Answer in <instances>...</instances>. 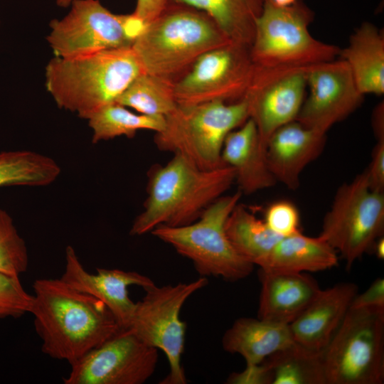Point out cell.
Returning a JSON list of instances; mask_svg holds the SVG:
<instances>
[{
    "instance_id": "38",
    "label": "cell",
    "mask_w": 384,
    "mask_h": 384,
    "mask_svg": "<svg viewBox=\"0 0 384 384\" xmlns=\"http://www.w3.org/2000/svg\"><path fill=\"white\" fill-rule=\"evenodd\" d=\"M278 6H288L294 4L297 0H271Z\"/></svg>"
},
{
    "instance_id": "13",
    "label": "cell",
    "mask_w": 384,
    "mask_h": 384,
    "mask_svg": "<svg viewBox=\"0 0 384 384\" xmlns=\"http://www.w3.org/2000/svg\"><path fill=\"white\" fill-rule=\"evenodd\" d=\"M157 349L129 328L86 353L71 366L65 384H142L154 373Z\"/></svg>"
},
{
    "instance_id": "6",
    "label": "cell",
    "mask_w": 384,
    "mask_h": 384,
    "mask_svg": "<svg viewBox=\"0 0 384 384\" xmlns=\"http://www.w3.org/2000/svg\"><path fill=\"white\" fill-rule=\"evenodd\" d=\"M242 195L240 191L223 195L193 223L179 227L160 225L150 233L189 259L201 277L230 282L245 279L254 265L236 251L225 231L226 220Z\"/></svg>"
},
{
    "instance_id": "33",
    "label": "cell",
    "mask_w": 384,
    "mask_h": 384,
    "mask_svg": "<svg viewBox=\"0 0 384 384\" xmlns=\"http://www.w3.org/2000/svg\"><path fill=\"white\" fill-rule=\"evenodd\" d=\"M366 172L370 188L384 193V137L377 139Z\"/></svg>"
},
{
    "instance_id": "3",
    "label": "cell",
    "mask_w": 384,
    "mask_h": 384,
    "mask_svg": "<svg viewBox=\"0 0 384 384\" xmlns=\"http://www.w3.org/2000/svg\"><path fill=\"white\" fill-rule=\"evenodd\" d=\"M142 72L132 47L73 58L55 56L46 66V87L60 108L87 119L115 102Z\"/></svg>"
},
{
    "instance_id": "1",
    "label": "cell",
    "mask_w": 384,
    "mask_h": 384,
    "mask_svg": "<svg viewBox=\"0 0 384 384\" xmlns=\"http://www.w3.org/2000/svg\"><path fill=\"white\" fill-rule=\"evenodd\" d=\"M30 313L41 339L42 351L70 365L122 328L99 299L61 278L37 279Z\"/></svg>"
},
{
    "instance_id": "20",
    "label": "cell",
    "mask_w": 384,
    "mask_h": 384,
    "mask_svg": "<svg viewBox=\"0 0 384 384\" xmlns=\"http://www.w3.org/2000/svg\"><path fill=\"white\" fill-rule=\"evenodd\" d=\"M222 161L235 171V182L242 194L250 195L274 186L265 149L254 122L248 119L228 134L222 149Z\"/></svg>"
},
{
    "instance_id": "18",
    "label": "cell",
    "mask_w": 384,
    "mask_h": 384,
    "mask_svg": "<svg viewBox=\"0 0 384 384\" xmlns=\"http://www.w3.org/2000/svg\"><path fill=\"white\" fill-rule=\"evenodd\" d=\"M358 294V287L341 282L321 290L309 306L289 325L294 342L323 351L329 344Z\"/></svg>"
},
{
    "instance_id": "9",
    "label": "cell",
    "mask_w": 384,
    "mask_h": 384,
    "mask_svg": "<svg viewBox=\"0 0 384 384\" xmlns=\"http://www.w3.org/2000/svg\"><path fill=\"white\" fill-rule=\"evenodd\" d=\"M384 230V193L372 190L366 171L341 185L324 215L319 236L350 268L372 251Z\"/></svg>"
},
{
    "instance_id": "14",
    "label": "cell",
    "mask_w": 384,
    "mask_h": 384,
    "mask_svg": "<svg viewBox=\"0 0 384 384\" xmlns=\"http://www.w3.org/2000/svg\"><path fill=\"white\" fill-rule=\"evenodd\" d=\"M308 67L255 65L242 99L265 149L277 129L297 119L304 100Z\"/></svg>"
},
{
    "instance_id": "2",
    "label": "cell",
    "mask_w": 384,
    "mask_h": 384,
    "mask_svg": "<svg viewBox=\"0 0 384 384\" xmlns=\"http://www.w3.org/2000/svg\"><path fill=\"white\" fill-rule=\"evenodd\" d=\"M235 182V171L223 165L198 168L180 154L148 172L147 197L135 218L130 235H142L160 225L179 227L193 223Z\"/></svg>"
},
{
    "instance_id": "10",
    "label": "cell",
    "mask_w": 384,
    "mask_h": 384,
    "mask_svg": "<svg viewBox=\"0 0 384 384\" xmlns=\"http://www.w3.org/2000/svg\"><path fill=\"white\" fill-rule=\"evenodd\" d=\"M50 23L47 41L55 56L73 58L132 47L146 25L132 13L117 14L99 0H77Z\"/></svg>"
},
{
    "instance_id": "22",
    "label": "cell",
    "mask_w": 384,
    "mask_h": 384,
    "mask_svg": "<svg viewBox=\"0 0 384 384\" xmlns=\"http://www.w3.org/2000/svg\"><path fill=\"white\" fill-rule=\"evenodd\" d=\"M338 55L348 65L363 95L384 93V37L375 26L363 23Z\"/></svg>"
},
{
    "instance_id": "4",
    "label": "cell",
    "mask_w": 384,
    "mask_h": 384,
    "mask_svg": "<svg viewBox=\"0 0 384 384\" xmlns=\"http://www.w3.org/2000/svg\"><path fill=\"white\" fill-rule=\"evenodd\" d=\"M230 42L205 12L169 1L132 48L144 73L176 82L201 55Z\"/></svg>"
},
{
    "instance_id": "39",
    "label": "cell",
    "mask_w": 384,
    "mask_h": 384,
    "mask_svg": "<svg viewBox=\"0 0 384 384\" xmlns=\"http://www.w3.org/2000/svg\"><path fill=\"white\" fill-rule=\"evenodd\" d=\"M77 0H55L56 4L61 8H69Z\"/></svg>"
},
{
    "instance_id": "16",
    "label": "cell",
    "mask_w": 384,
    "mask_h": 384,
    "mask_svg": "<svg viewBox=\"0 0 384 384\" xmlns=\"http://www.w3.org/2000/svg\"><path fill=\"white\" fill-rule=\"evenodd\" d=\"M60 278L75 289L103 302L122 329L129 327L136 307L128 287L136 285L146 289L155 284L149 277L137 272L97 268L95 274H91L70 245L65 249V270Z\"/></svg>"
},
{
    "instance_id": "35",
    "label": "cell",
    "mask_w": 384,
    "mask_h": 384,
    "mask_svg": "<svg viewBox=\"0 0 384 384\" xmlns=\"http://www.w3.org/2000/svg\"><path fill=\"white\" fill-rule=\"evenodd\" d=\"M350 308H384V279H375L365 292L357 294Z\"/></svg>"
},
{
    "instance_id": "25",
    "label": "cell",
    "mask_w": 384,
    "mask_h": 384,
    "mask_svg": "<svg viewBox=\"0 0 384 384\" xmlns=\"http://www.w3.org/2000/svg\"><path fill=\"white\" fill-rule=\"evenodd\" d=\"M227 235L236 251L260 267L282 238L244 206H235L225 223Z\"/></svg>"
},
{
    "instance_id": "21",
    "label": "cell",
    "mask_w": 384,
    "mask_h": 384,
    "mask_svg": "<svg viewBox=\"0 0 384 384\" xmlns=\"http://www.w3.org/2000/svg\"><path fill=\"white\" fill-rule=\"evenodd\" d=\"M294 342L289 324L258 317L238 319L222 338L223 349L240 354L246 365L259 364Z\"/></svg>"
},
{
    "instance_id": "23",
    "label": "cell",
    "mask_w": 384,
    "mask_h": 384,
    "mask_svg": "<svg viewBox=\"0 0 384 384\" xmlns=\"http://www.w3.org/2000/svg\"><path fill=\"white\" fill-rule=\"evenodd\" d=\"M337 264L336 251L323 238L300 232L282 237L259 267L267 271L312 272L331 269Z\"/></svg>"
},
{
    "instance_id": "8",
    "label": "cell",
    "mask_w": 384,
    "mask_h": 384,
    "mask_svg": "<svg viewBox=\"0 0 384 384\" xmlns=\"http://www.w3.org/2000/svg\"><path fill=\"white\" fill-rule=\"evenodd\" d=\"M326 384H382L384 308H349L323 351Z\"/></svg>"
},
{
    "instance_id": "7",
    "label": "cell",
    "mask_w": 384,
    "mask_h": 384,
    "mask_svg": "<svg viewBox=\"0 0 384 384\" xmlns=\"http://www.w3.org/2000/svg\"><path fill=\"white\" fill-rule=\"evenodd\" d=\"M313 12L302 1L278 6L264 0L250 48L255 65L309 66L335 60L340 48L314 38L309 26Z\"/></svg>"
},
{
    "instance_id": "15",
    "label": "cell",
    "mask_w": 384,
    "mask_h": 384,
    "mask_svg": "<svg viewBox=\"0 0 384 384\" xmlns=\"http://www.w3.org/2000/svg\"><path fill=\"white\" fill-rule=\"evenodd\" d=\"M306 83L309 94L296 120L323 133L352 114L363 101L348 65L341 58L309 65Z\"/></svg>"
},
{
    "instance_id": "11",
    "label": "cell",
    "mask_w": 384,
    "mask_h": 384,
    "mask_svg": "<svg viewBox=\"0 0 384 384\" xmlns=\"http://www.w3.org/2000/svg\"><path fill=\"white\" fill-rule=\"evenodd\" d=\"M208 283L205 277H201L189 283L162 287L154 284L144 289V297L136 303L129 328L146 345L165 353L169 373L161 384L187 383L181 364L186 324L181 319L180 313L186 300Z\"/></svg>"
},
{
    "instance_id": "24",
    "label": "cell",
    "mask_w": 384,
    "mask_h": 384,
    "mask_svg": "<svg viewBox=\"0 0 384 384\" xmlns=\"http://www.w3.org/2000/svg\"><path fill=\"white\" fill-rule=\"evenodd\" d=\"M205 12L233 43L251 46L264 0H169Z\"/></svg>"
},
{
    "instance_id": "37",
    "label": "cell",
    "mask_w": 384,
    "mask_h": 384,
    "mask_svg": "<svg viewBox=\"0 0 384 384\" xmlns=\"http://www.w3.org/2000/svg\"><path fill=\"white\" fill-rule=\"evenodd\" d=\"M372 251L378 259L383 260L384 258V238L383 236L376 240L373 246Z\"/></svg>"
},
{
    "instance_id": "27",
    "label": "cell",
    "mask_w": 384,
    "mask_h": 384,
    "mask_svg": "<svg viewBox=\"0 0 384 384\" xmlns=\"http://www.w3.org/2000/svg\"><path fill=\"white\" fill-rule=\"evenodd\" d=\"M60 172L54 159L35 151L0 152V187L46 186L53 183Z\"/></svg>"
},
{
    "instance_id": "5",
    "label": "cell",
    "mask_w": 384,
    "mask_h": 384,
    "mask_svg": "<svg viewBox=\"0 0 384 384\" xmlns=\"http://www.w3.org/2000/svg\"><path fill=\"white\" fill-rule=\"evenodd\" d=\"M164 128L154 142L162 151L180 154L203 170L225 165L222 149L230 132L249 118L246 102L213 101L178 105L165 117Z\"/></svg>"
},
{
    "instance_id": "28",
    "label": "cell",
    "mask_w": 384,
    "mask_h": 384,
    "mask_svg": "<svg viewBox=\"0 0 384 384\" xmlns=\"http://www.w3.org/2000/svg\"><path fill=\"white\" fill-rule=\"evenodd\" d=\"M87 120L92 132L93 144L121 136L132 138L142 129L158 132L165 124L164 116L136 114L117 102L102 107Z\"/></svg>"
},
{
    "instance_id": "19",
    "label": "cell",
    "mask_w": 384,
    "mask_h": 384,
    "mask_svg": "<svg viewBox=\"0 0 384 384\" xmlns=\"http://www.w3.org/2000/svg\"><path fill=\"white\" fill-rule=\"evenodd\" d=\"M259 276L258 318L271 321L290 324L321 290L317 282L305 272L260 269Z\"/></svg>"
},
{
    "instance_id": "30",
    "label": "cell",
    "mask_w": 384,
    "mask_h": 384,
    "mask_svg": "<svg viewBox=\"0 0 384 384\" xmlns=\"http://www.w3.org/2000/svg\"><path fill=\"white\" fill-rule=\"evenodd\" d=\"M28 249L11 215L0 208V272L16 277L26 272Z\"/></svg>"
},
{
    "instance_id": "34",
    "label": "cell",
    "mask_w": 384,
    "mask_h": 384,
    "mask_svg": "<svg viewBox=\"0 0 384 384\" xmlns=\"http://www.w3.org/2000/svg\"><path fill=\"white\" fill-rule=\"evenodd\" d=\"M227 383L229 384H272V377L269 370L262 363L246 365L240 372L230 374Z\"/></svg>"
},
{
    "instance_id": "32",
    "label": "cell",
    "mask_w": 384,
    "mask_h": 384,
    "mask_svg": "<svg viewBox=\"0 0 384 384\" xmlns=\"http://www.w3.org/2000/svg\"><path fill=\"white\" fill-rule=\"evenodd\" d=\"M264 221L273 233L281 237L301 232L298 209L290 201H278L270 205L265 210Z\"/></svg>"
},
{
    "instance_id": "36",
    "label": "cell",
    "mask_w": 384,
    "mask_h": 384,
    "mask_svg": "<svg viewBox=\"0 0 384 384\" xmlns=\"http://www.w3.org/2000/svg\"><path fill=\"white\" fill-rule=\"evenodd\" d=\"M169 2V0H137L132 14L146 26L164 10Z\"/></svg>"
},
{
    "instance_id": "17",
    "label": "cell",
    "mask_w": 384,
    "mask_h": 384,
    "mask_svg": "<svg viewBox=\"0 0 384 384\" xmlns=\"http://www.w3.org/2000/svg\"><path fill=\"white\" fill-rule=\"evenodd\" d=\"M326 134L297 120L277 129L265 149L270 170L277 182L289 189L297 188L303 170L323 151Z\"/></svg>"
},
{
    "instance_id": "26",
    "label": "cell",
    "mask_w": 384,
    "mask_h": 384,
    "mask_svg": "<svg viewBox=\"0 0 384 384\" xmlns=\"http://www.w3.org/2000/svg\"><path fill=\"white\" fill-rule=\"evenodd\" d=\"M269 370L272 384H326L323 351L294 342L262 362Z\"/></svg>"
},
{
    "instance_id": "31",
    "label": "cell",
    "mask_w": 384,
    "mask_h": 384,
    "mask_svg": "<svg viewBox=\"0 0 384 384\" xmlns=\"http://www.w3.org/2000/svg\"><path fill=\"white\" fill-rule=\"evenodd\" d=\"M33 294L23 288L20 277L0 272V319L30 313Z\"/></svg>"
},
{
    "instance_id": "12",
    "label": "cell",
    "mask_w": 384,
    "mask_h": 384,
    "mask_svg": "<svg viewBox=\"0 0 384 384\" xmlns=\"http://www.w3.org/2000/svg\"><path fill=\"white\" fill-rule=\"evenodd\" d=\"M250 48L230 42L201 55L174 82L177 104L241 100L255 69Z\"/></svg>"
},
{
    "instance_id": "29",
    "label": "cell",
    "mask_w": 384,
    "mask_h": 384,
    "mask_svg": "<svg viewBox=\"0 0 384 384\" xmlns=\"http://www.w3.org/2000/svg\"><path fill=\"white\" fill-rule=\"evenodd\" d=\"M174 82L142 72L130 82L115 102L132 108L139 114L165 117L177 106Z\"/></svg>"
}]
</instances>
